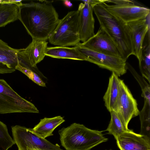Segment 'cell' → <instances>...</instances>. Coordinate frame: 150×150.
Instances as JSON below:
<instances>
[{"instance_id": "28", "label": "cell", "mask_w": 150, "mask_h": 150, "mask_svg": "<svg viewBox=\"0 0 150 150\" xmlns=\"http://www.w3.org/2000/svg\"></svg>"}, {"instance_id": "15", "label": "cell", "mask_w": 150, "mask_h": 150, "mask_svg": "<svg viewBox=\"0 0 150 150\" xmlns=\"http://www.w3.org/2000/svg\"><path fill=\"white\" fill-rule=\"evenodd\" d=\"M18 50L10 47L0 39V74L12 73L16 70Z\"/></svg>"}, {"instance_id": "13", "label": "cell", "mask_w": 150, "mask_h": 150, "mask_svg": "<svg viewBox=\"0 0 150 150\" xmlns=\"http://www.w3.org/2000/svg\"><path fill=\"white\" fill-rule=\"evenodd\" d=\"M48 42L46 40L32 39L31 42L25 48L19 49L18 59L29 62L33 67L42 60L45 55Z\"/></svg>"}, {"instance_id": "17", "label": "cell", "mask_w": 150, "mask_h": 150, "mask_svg": "<svg viewBox=\"0 0 150 150\" xmlns=\"http://www.w3.org/2000/svg\"><path fill=\"white\" fill-rule=\"evenodd\" d=\"M120 80L114 72L109 78L107 90L103 97L105 105L110 112L115 111L120 91Z\"/></svg>"}, {"instance_id": "22", "label": "cell", "mask_w": 150, "mask_h": 150, "mask_svg": "<svg viewBox=\"0 0 150 150\" xmlns=\"http://www.w3.org/2000/svg\"><path fill=\"white\" fill-rule=\"evenodd\" d=\"M139 115L141 122L139 134L150 138V105L144 104Z\"/></svg>"}, {"instance_id": "25", "label": "cell", "mask_w": 150, "mask_h": 150, "mask_svg": "<svg viewBox=\"0 0 150 150\" xmlns=\"http://www.w3.org/2000/svg\"><path fill=\"white\" fill-rule=\"evenodd\" d=\"M83 3H86L93 8L98 4L105 3V0H81Z\"/></svg>"}, {"instance_id": "11", "label": "cell", "mask_w": 150, "mask_h": 150, "mask_svg": "<svg viewBox=\"0 0 150 150\" xmlns=\"http://www.w3.org/2000/svg\"><path fill=\"white\" fill-rule=\"evenodd\" d=\"M130 35L134 55L141 60L143 42L145 36L150 32V14L145 19L126 24Z\"/></svg>"}, {"instance_id": "21", "label": "cell", "mask_w": 150, "mask_h": 150, "mask_svg": "<svg viewBox=\"0 0 150 150\" xmlns=\"http://www.w3.org/2000/svg\"><path fill=\"white\" fill-rule=\"evenodd\" d=\"M110 113L111 120L106 131L108 132V134L112 135L116 139L123 132L130 130L124 126L115 112L112 111Z\"/></svg>"}, {"instance_id": "8", "label": "cell", "mask_w": 150, "mask_h": 150, "mask_svg": "<svg viewBox=\"0 0 150 150\" xmlns=\"http://www.w3.org/2000/svg\"><path fill=\"white\" fill-rule=\"evenodd\" d=\"M115 112L127 129L131 120L140 113L136 100L123 81L121 79L119 96Z\"/></svg>"}, {"instance_id": "14", "label": "cell", "mask_w": 150, "mask_h": 150, "mask_svg": "<svg viewBox=\"0 0 150 150\" xmlns=\"http://www.w3.org/2000/svg\"><path fill=\"white\" fill-rule=\"evenodd\" d=\"M116 140L120 150H150V138L131 130L123 132Z\"/></svg>"}, {"instance_id": "3", "label": "cell", "mask_w": 150, "mask_h": 150, "mask_svg": "<svg viewBox=\"0 0 150 150\" xmlns=\"http://www.w3.org/2000/svg\"><path fill=\"white\" fill-rule=\"evenodd\" d=\"M59 133L61 145L66 150H90L108 140L102 131L76 123L62 128Z\"/></svg>"}, {"instance_id": "2", "label": "cell", "mask_w": 150, "mask_h": 150, "mask_svg": "<svg viewBox=\"0 0 150 150\" xmlns=\"http://www.w3.org/2000/svg\"><path fill=\"white\" fill-rule=\"evenodd\" d=\"M102 29L117 47L122 58L127 61L134 52L131 38L126 24L109 12L103 3L93 8Z\"/></svg>"}, {"instance_id": "20", "label": "cell", "mask_w": 150, "mask_h": 150, "mask_svg": "<svg viewBox=\"0 0 150 150\" xmlns=\"http://www.w3.org/2000/svg\"><path fill=\"white\" fill-rule=\"evenodd\" d=\"M146 40L143 42L142 57L139 62L140 71L142 76L150 83V34L147 33Z\"/></svg>"}, {"instance_id": "10", "label": "cell", "mask_w": 150, "mask_h": 150, "mask_svg": "<svg viewBox=\"0 0 150 150\" xmlns=\"http://www.w3.org/2000/svg\"><path fill=\"white\" fill-rule=\"evenodd\" d=\"M80 44L94 51L123 59L114 43L100 28L88 40Z\"/></svg>"}, {"instance_id": "4", "label": "cell", "mask_w": 150, "mask_h": 150, "mask_svg": "<svg viewBox=\"0 0 150 150\" xmlns=\"http://www.w3.org/2000/svg\"><path fill=\"white\" fill-rule=\"evenodd\" d=\"M48 40L51 44L60 46H75L80 43L77 10L68 12L59 20Z\"/></svg>"}, {"instance_id": "7", "label": "cell", "mask_w": 150, "mask_h": 150, "mask_svg": "<svg viewBox=\"0 0 150 150\" xmlns=\"http://www.w3.org/2000/svg\"><path fill=\"white\" fill-rule=\"evenodd\" d=\"M84 57L85 61L115 73L118 76L127 72L126 61L122 58L98 52L80 45L74 46Z\"/></svg>"}, {"instance_id": "16", "label": "cell", "mask_w": 150, "mask_h": 150, "mask_svg": "<svg viewBox=\"0 0 150 150\" xmlns=\"http://www.w3.org/2000/svg\"><path fill=\"white\" fill-rule=\"evenodd\" d=\"M22 1H0V27L5 26L19 18V6Z\"/></svg>"}, {"instance_id": "19", "label": "cell", "mask_w": 150, "mask_h": 150, "mask_svg": "<svg viewBox=\"0 0 150 150\" xmlns=\"http://www.w3.org/2000/svg\"><path fill=\"white\" fill-rule=\"evenodd\" d=\"M45 54L46 56L56 58L85 61L84 56L75 47H47Z\"/></svg>"}, {"instance_id": "1", "label": "cell", "mask_w": 150, "mask_h": 150, "mask_svg": "<svg viewBox=\"0 0 150 150\" xmlns=\"http://www.w3.org/2000/svg\"><path fill=\"white\" fill-rule=\"evenodd\" d=\"M31 2L19 6L18 19L32 39L47 41L59 19L50 1Z\"/></svg>"}, {"instance_id": "23", "label": "cell", "mask_w": 150, "mask_h": 150, "mask_svg": "<svg viewBox=\"0 0 150 150\" xmlns=\"http://www.w3.org/2000/svg\"><path fill=\"white\" fill-rule=\"evenodd\" d=\"M15 144L8 132L6 125L0 121V150H8Z\"/></svg>"}, {"instance_id": "18", "label": "cell", "mask_w": 150, "mask_h": 150, "mask_svg": "<svg viewBox=\"0 0 150 150\" xmlns=\"http://www.w3.org/2000/svg\"><path fill=\"white\" fill-rule=\"evenodd\" d=\"M63 117L60 116L51 118L45 117L30 130L38 136L43 139L53 135L54 129L65 122Z\"/></svg>"}, {"instance_id": "6", "label": "cell", "mask_w": 150, "mask_h": 150, "mask_svg": "<svg viewBox=\"0 0 150 150\" xmlns=\"http://www.w3.org/2000/svg\"><path fill=\"white\" fill-rule=\"evenodd\" d=\"M13 139L18 150H63L58 144H54L33 133L30 128L19 125L11 127Z\"/></svg>"}, {"instance_id": "26", "label": "cell", "mask_w": 150, "mask_h": 150, "mask_svg": "<svg viewBox=\"0 0 150 150\" xmlns=\"http://www.w3.org/2000/svg\"><path fill=\"white\" fill-rule=\"evenodd\" d=\"M64 5L67 7L71 8L73 6V4L69 1L65 0L63 1Z\"/></svg>"}, {"instance_id": "5", "label": "cell", "mask_w": 150, "mask_h": 150, "mask_svg": "<svg viewBox=\"0 0 150 150\" xmlns=\"http://www.w3.org/2000/svg\"><path fill=\"white\" fill-rule=\"evenodd\" d=\"M39 113L34 104L17 93L4 79H0V114Z\"/></svg>"}, {"instance_id": "9", "label": "cell", "mask_w": 150, "mask_h": 150, "mask_svg": "<svg viewBox=\"0 0 150 150\" xmlns=\"http://www.w3.org/2000/svg\"><path fill=\"white\" fill-rule=\"evenodd\" d=\"M103 3L109 12L125 24L146 18L150 14L149 8L135 2L121 5Z\"/></svg>"}, {"instance_id": "27", "label": "cell", "mask_w": 150, "mask_h": 150, "mask_svg": "<svg viewBox=\"0 0 150 150\" xmlns=\"http://www.w3.org/2000/svg\"><path fill=\"white\" fill-rule=\"evenodd\" d=\"M39 150L37 149H33V150Z\"/></svg>"}, {"instance_id": "12", "label": "cell", "mask_w": 150, "mask_h": 150, "mask_svg": "<svg viewBox=\"0 0 150 150\" xmlns=\"http://www.w3.org/2000/svg\"><path fill=\"white\" fill-rule=\"evenodd\" d=\"M93 8L86 3H81L77 10L79 37L80 41L83 42L88 40L95 34Z\"/></svg>"}, {"instance_id": "24", "label": "cell", "mask_w": 150, "mask_h": 150, "mask_svg": "<svg viewBox=\"0 0 150 150\" xmlns=\"http://www.w3.org/2000/svg\"><path fill=\"white\" fill-rule=\"evenodd\" d=\"M26 75L30 79L40 86L46 87L45 82L40 76L38 73L34 70L24 68L16 69Z\"/></svg>"}]
</instances>
